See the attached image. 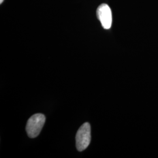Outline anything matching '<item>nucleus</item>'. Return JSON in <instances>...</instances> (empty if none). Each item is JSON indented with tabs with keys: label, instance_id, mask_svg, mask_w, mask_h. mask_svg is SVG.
Listing matches in <instances>:
<instances>
[{
	"label": "nucleus",
	"instance_id": "obj_1",
	"mask_svg": "<svg viewBox=\"0 0 158 158\" xmlns=\"http://www.w3.org/2000/svg\"><path fill=\"white\" fill-rule=\"evenodd\" d=\"M45 116L42 114H36L29 119L26 131L29 137L34 138L40 134L45 123Z\"/></svg>",
	"mask_w": 158,
	"mask_h": 158
},
{
	"label": "nucleus",
	"instance_id": "obj_2",
	"mask_svg": "<svg viewBox=\"0 0 158 158\" xmlns=\"http://www.w3.org/2000/svg\"><path fill=\"white\" fill-rule=\"evenodd\" d=\"M91 141L90 125L85 123L78 130L76 136V145L79 151H83L89 147Z\"/></svg>",
	"mask_w": 158,
	"mask_h": 158
},
{
	"label": "nucleus",
	"instance_id": "obj_3",
	"mask_svg": "<svg viewBox=\"0 0 158 158\" xmlns=\"http://www.w3.org/2000/svg\"><path fill=\"white\" fill-rule=\"evenodd\" d=\"M97 15L104 28L109 29L111 27L112 12L107 4H102L98 7Z\"/></svg>",
	"mask_w": 158,
	"mask_h": 158
},
{
	"label": "nucleus",
	"instance_id": "obj_4",
	"mask_svg": "<svg viewBox=\"0 0 158 158\" xmlns=\"http://www.w3.org/2000/svg\"><path fill=\"white\" fill-rule=\"evenodd\" d=\"M3 1H4V0H0V3H1V4H2Z\"/></svg>",
	"mask_w": 158,
	"mask_h": 158
}]
</instances>
